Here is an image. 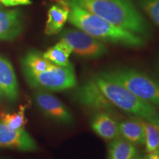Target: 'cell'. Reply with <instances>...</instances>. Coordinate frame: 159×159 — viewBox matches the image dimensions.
I'll list each match as a JSON object with an SVG mask.
<instances>
[{
    "label": "cell",
    "mask_w": 159,
    "mask_h": 159,
    "mask_svg": "<svg viewBox=\"0 0 159 159\" xmlns=\"http://www.w3.org/2000/svg\"><path fill=\"white\" fill-rule=\"evenodd\" d=\"M67 5L78 6L113 25L149 39L152 29L133 0H63Z\"/></svg>",
    "instance_id": "1"
},
{
    "label": "cell",
    "mask_w": 159,
    "mask_h": 159,
    "mask_svg": "<svg viewBox=\"0 0 159 159\" xmlns=\"http://www.w3.org/2000/svg\"><path fill=\"white\" fill-rule=\"evenodd\" d=\"M68 5L69 22L101 41L134 48L142 47L146 43L144 38L117 27L78 6Z\"/></svg>",
    "instance_id": "2"
},
{
    "label": "cell",
    "mask_w": 159,
    "mask_h": 159,
    "mask_svg": "<svg viewBox=\"0 0 159 159\" xmlns=\"http://www.w3.org/2000/svg\"><path fill=\"white\" fill-rule=\"evenodd\" d=\"M93 80L115 108L159 127V112L154 105L136 96L103 71L95 75Z\"/></svg>",
    "instance_id": "3"
},
{
    "label": "cell",
    "mask_w": 159,
    "mask_h": 159,
    "mask_svg": "<svg viewBox=\"0 0 159 159\" xmlns=\"http://www.w3.org/2000/svg\"><path fill=\"white\" fill-rule=\"evenodd\" d=\"M103 72L140 99L159 108V83L148 75L130 68H119Z\"/></svg>",
    "instance_id": "4"
},
{
    "label": "cell",
    "mask_w": 159,
    "mask_h": 159,
    "mask_svg": "<svg viewBox=\"0 0 159 159\" xmlns=\"http://www.w3.org/2000/svg\"><path fill=\"white\" fill-rule=\"evenodd\" d=\"M23 71L28 84L41 90L64 91L75 88L77 84L74 66L71 63L66 66L53 64L47 70L40 73Z\"/></svg>",
    "instance_id": "5"
},
{
    "label": "cell",
    "mask_w": 159,
    "mask_h": 159,
    "mask_svg": "<svg viewBox=\"0 0 159 159\" xmlns=\"http://www.w3.org/2000/svg\"><path fill=\"white\" fill-rule=\"evenodd\" d=\"M61 40L70 47L73 53L85 58H99L108 52L102 41L78 28L66 30L61 34Z\"/></svg>",
    "instance_id": "6"
},
{
    "label": "cell",
    "mask_w": 159,
    "mask_h": 159,
    "mask_svg": "<svg viewBox=\"0 0 159 159\" xmlns=\"http://www.w3.org/2000/svg\"><path fill=\"white\" fill-rule=\"evenodd\" d=\"M75 98L79 104L96 112H115V107L103 94L93 78L80 85L75 93Z\"/></svg>",
    "instance_id": "7"
},
{
    "label": "cell",
    "mask_w": 159,
    "mask_h": 159,
    "mask_svg": "<svg viewBox=\"0 0 159 159\" xmlns=\"http://www.w3.org/2000/svg\"><path fill=\"white\" fill-rule=\"evenodd\" d=\"M35 103L46 116L59 123L70 125L73 122L72 115L58 98L39 89L34 94Z\"/></svg>",
    "instance_id": "8"
},
{
    "label": "cell",
    "mask_w": 159,
    "mask_h": 159,
    "mask_svg": "<svg viewBox=\"0 0 159 159\" xmlns=\"http://www.w3.org/2000/svg\"><path fill=\"white\" fill-rule=\"evenodd\" d=\"M0 147L21 151H35L38 145L25 129L13 130L0 121Z\"/></svg>",
    "instance_id": "9"
},
{
    "label": "cell",
    "mask_w": 159,
    "mask_h": 159,
    "mask_svg": "<svg viewBox=\"0 0 159 159\" xmlns=\"http://www.w3.org/2000/svg\"><path fill=\"white\" fill-rule=\"evenodd\" d=\"M19 97V85L13 66L0 55V98L15 102Z\"/></svg>",
    "instance_id": "10"
},
{
    "label": "cell",
    "mask_w": 159,
    "mask_h": 159,
    "mask_svg": "<svg viewBox=\"0 0 159 159\" xmlns=\"http://www.w3.org/2000/svg\"><path fill=\"white\" fill-rule=\"evenodd\" d=\"M91 128L101 138L106 140H114L120 136L119 123L105 111L96 112L91 118Z\"/></svg>",
    "instance_id": "11"
},
{
    "label": "cell",
    "mask_w": 159,
    "mask_h": 159,
    "mask_svg": "<svg viewBox=\"0 0 159 159\" xmlns=\"http://www.w3.org/2000/svg\"><path fill=\"white\" fill-rule=\"evenodd\" d=\"M56 2L57 4L52 5L47 13L44 32L48 35L57 34L61 32L68 20L69 5L63 0H56Z\"/></svg>",
    "instance_id": "12"
},
{
    "label": "cell",
    "mask_w": 159,
    "mask_h": 159,
    "mask_svg": "<svg viewBox=\"0 0 159 159\" xmlns=\"http://www.w3.org/2000/svg\"><path fill=\"white\" fill-rule=\"evenodd\" d=\"M22 29L19 11H0V40L14 39L21 34Z\"/></svg>",
    "instance_id": "13"
},
{
    "label": "cell",
    "mask_w": 159,
    "mask_h": 159,
    "mask_svg": "<svg viewBox=\"0 0 159 159\" xmlns=\"http://www.w3.org/2000/svg\"><path fill=\"white\" fill-rule=\"evenodd\" d=\"M120 136L134 144L143 145L145 143V129L143 120L122 121L119 123Z\"/></svg>",
    "instance_id": "14"
},
{
    "label": "cell",
    "mask_w": 159,
    "mask_h": 159,
    "mask_svg": "<svg viewBox=\"0 0 159 159\" xmlns=\"http://www.w3.org/2000/svg\"><path fill=\"white\" fill-rule=\"evenodd\" d=\"M136 156V148L126 139L119 137L109 144L108 159H134Z\"/></svg>",
    "instance_id": "15"
},
{
    "label": "cell",
    "mask_w": 159,
    "mask_h": 159,
    "mask_svg": "<svg viewBox=\"0 0 159 159\" xmlns=\"http://www.w3.org/2000/svg\"><path fill=\"white\" fill-rule=\"evenodd\" d=\"M23 71L34 73L43 72L50 68L54 63L43 57V53L37 50H30L21 60Z\"/></svg>",
    "instance_id": "16"
},
{
    "label": "cell",
    "mask_w": 159,
    "mask_h": 159,
    "mask_svg": "<svg viewBox=\"0 0 159 159\" xmlns=\"http://www.w3.org/2000/svg\"><path fill=\"white\" fill-rule=\"evenodd\" d=\"M72 52L70 47L63 40L43 53V57L55 65L66 66L70 64L69 57Z\"/></svg>",
    "instance_id": "17"
},
{
    "label": "cell",
    "mask_w": 159,
    "mask_h": 159,
    "mask_svg": "<svg viewBox=\"0 0 159 159\" xmlns=\"http://www.w3.org/2000/svg\"><path fill=\"white\" fill-rule=\"evenodd\" d=\"M28 105H21L19 111L12 114L0 112V121L13 130L24 128L27 122L25 117V111Z\"/></svg>",
    "instance_id": "18"
},
{
    "label": "cell",
    "mask_w": 159,
    "mask_h": 159,
    "mask_svg": "<svg viewBox=\"0 0 159 159\" xmlns=\"http://www.w3.org/2000/svg\"><path fill=\"white\" fill-rule=\"evenodd\" d=\"M145 129V148L148 152L159 150V127L153 123L143 120Z\"/></svg>",
    "instance_id": "19"
},
{
    "label": "cell",
    "mask_w": 159,
    "mask_h": 159,
    "mask_svg": "<svg viewBox=\"0 0 159 159\" xmlns=\"http://www.w3.org/2000/svg\"><path fill=\"white\" fill-rule=\"evenodd\" d=\"M134 2L159 27V0H135Z\"/></svg>",
    "instance_id": "20"
},
{
    "label": "cell",
    "mask_w": 159,
    "mask_h": 159,
    "mask_svg": "<svg viewBox=\"0 0 159 159\" xmlns=\"http://www.w3.org/2000/svg\"><path fill=\"white\" fill-rule=\"evenodd\" d=\"M2 3L5 6H16L20 5H30V0H2Z\"/></svg>",
    "instance_id": "21"
},
{
    "label": "cell",
    "mask_w": 159,
    "mask_h": 159,
    "mask_svg": "<svg viewBox=\"0 0 159 159\" xmlns=\"http://www.w3.org/2000/svg\"><path fill=\"white\" fill-rule=\"evenodd\" d=\"M144 159H159V150L152 152H149Z\"/></svg>",
    "instance_id": "22"
},
{
    "label": "cell",
    "mask_w": 159,
    "mask_h": 159,
    "mask_svg": "<svg viewBox=\"0 0 159 159\" xmlns=\"http://www.w3.org/2000/svg\"><path fill=\"white\" fill-rule=\"evenodd\" d=\"M134 159H144L143 158H141V157H135V158Z\"/></svg>",
    "instance_id": "23"
},
{
    "label": "cell",
    "mask_w": 159,
    "mask_h": 159,
    "mask_svg": "<svg viewBox=\"0 0 159 159\" xmlns=\"http://www.w3.org/2000/svg\"><path fill=\"white\" fill-rule=\"evenodd\" d=\"M0 2H2V0H0Z\"/></svg>",
    "instance_id": "24"
}]
</instances>
